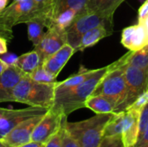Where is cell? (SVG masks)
<instances>
[{
    "mask_svg": "<svg viewBox=\"0 0 148 147\" xmlns=\"http://www.w3.org/2000/svg\"><path fill=\"white\" fill-rule=\"evenodd\" d=\"M108 71V66L95 69L82 83L63 90H55L53 106L50 108L62 113L69 116L71 113L85 107L87 99L93 94L95 88Z\"/></svg>",
    "mask_w": 148,
    "mask_h": 147,
    "instance_id": "obj_1",
    "label": "cell"
},
{
    "mask_svg": "<svg viewBox=\"0 0 148 147\" xmlns=\"http://www.w3.org/2000/svg\"><path fill=\"white\" fill-rule=\"evenodd\" d=\"M56 82H38L28 75H24L13 89V100L15 102L26 104L29 107L49 109L54 103Z\"/></svg>",
    "mask_w": 148,
    "mask_h": 147,
    "instance_id": "obj_2",
    "label": "cell"
},
{
    "mask_svg": "<svg viewBox=\"0 0 148 147\" xmlns=\"http://www.w3.org/2000/svg\"><path fill=\"white\" fill-rule=\"evenodd\" d=\"M114 113H96L94 117L77 122H65V129L80 147H98L105 128Z\"/></svg>",
    "mask_w": 148,
    "mask_h": 147,
    "instance_id": "obj_3",
    "label": "cell"
},
{
    "mask_svg": "<svg viewBox=\"0 0 148 147\" xmlns=\"http://www.w3.org/2000/svg\"><path fill=\"white\" fill-rule=\"evenodd\" d=\"M35 6L31 0L13 1L0 11V36L8 42L13 38L12 28L19 23H26L34 16Z\"/></svg>",
    "mask_w": 148,
    "mask_h": 147,
    "instance_id": "obj_4",
    "label": "cell"
},
{
    "mask_svg": "<svg viewBox=\"0 0 148 147\" xmlns=\"http://www.w3.org/2000/svg\"><path fill=\"white\" fill-rule=\"evenodd\" d=\"M127 84L122 67L115 68L112 64L108 66V71L101 78L91 95H103L114 101L117 108L114 113H118L120 107L127 97Z\"/></svg>",
    "mask_w": 148,
    "mask_h": 147,
    "instance_id": "obj_5",
    "label": "cell"
},
{
    "mask_svg": "<svg viewBox=\"0 0 148 147\" xmlns=\"http://www.w3.org/2000/svg\"><path fill=\"white\" fill-rule=\"evenodd\" d=\"M98 26L112 28V22H109L94 12H89L85 9L78 14L73 23L65 29L67 43L73 47L76 52V48L82 36L88 30Z\"/></svg>",
    "mask_w": 148,
    "mask_h": 147,
    "instance_id": "obj_6",
    "label": "cell"
},
{
    "mask_svg": "<svg viewBox=\"0 0 148 147\" xmlns=\"http://www.w3.org/2000/svg\"><path fill=\"white\" fill-rule=\"evenodd\" d=\"M121 67H122L124 71L127 91L126 100L120 107L119 113L125 111L134 102L140 94L148 88L147 72L129 64H124Z\"/></svg>",
    "mask_w": 148,
    "mask_h": 147,
    "instance_id": "obj_7",
    "label": "cell"
},
{
    "mask_svg": "<svg viewBox=\"0 0 148 147\" xmlns=\"http://www.w3.org/2000/svg\"><path fill=\"white\" fill-rule=\"evenodd\" d=\"M67 118L68 116L64 115L62 113L49 108L35 127L31 136V141L46 145L61 129Z\"/></svg>",
    "mask_w": 148,
    "mask_h": 147,
    "instance_id": "obj_8",
    "label": "cell"
},
{
    "mask_svg": "<svg viewBox=\"0 0 148 147\" xmlns=\"http://www.w3.org/2000/svg\"><path fill=\"white\" fill-rule=\"evenodd\" d=\"M49 109L43 107H29L22 109L3 108L0 113V140H2L14 127L27 119L45 114Z\"/></svg>",
    "mask_w": 148,
    "mask_h": 147,
    "instance_id": "obj_9",
    "label": "cell"
},
{
    "mask_svg": "<svg viewBox=\"0 0 148 147\" xmlns=\"http://www.w3.org/2000/svg\"><path fill=\"white\" fill-rule=\"evenodd\" d=\"M66 43L67 37L65 29L53 26L47 29L40 42L34 46V49L39 54L42 62H43L47 57L56 53Z\"/></svg>",
    "mask_w": 148,
    "mask_h": 147,
    "instance_id": "obj_10",
    "label": "cell"
},
{
    "mask_svg": "<svg viewBox=\"0 0 148 147\" xmlns=\"http://www.w3.org/2000/svg\"><path fill=\"white\" fill-rule=\"evenodd\" d=\"M44 114L25 120L14 127L2 140L10 147H17L31 141L33 131Z\"/></svg>",
    "mask_w": 148,
    "mask_h": 147,
    "instance_id": "obj_11",
    "label": "cell"
},
{
    "mask_svg": "<svg viewBox=\"0 0 148 147\" xmlns=\"http://www.w3.org/2000/svg\"><path fill=\"white\" fill-rule=\"evenodd\" d=\"M140 112L134 109L123 111L121 123V139L125 147H134L139 138Z\"/></svg>",
    "mask_w": 148,
    "mask_h": 147,
    "instance_id": "obj_12",
    "label": "cell"
},
{
    "mask_svg": "<svg viewBox=\"0 0 148 147\" xmlns=\"http://www.w3.org/2000/svg\"><path fill=\"white\" fill-rule=\"evenodd\" d=\"M24 75L25 74L14 64L10 65L9 68L0 75V102L14 101L12 95L13 89Z\"/></svg>",
    "mask_w": 148,
    "mask_h": 147,
    "instance_id": "obj_13",
    "label": "cell"
},
{
    "mask_svg": "<svg viewBox=\"0 0 148 147\" xmlns=\"http://www.w3.org/2000/svg\"><path fill=\"white\" fill-rule=\"evenodd\" d=\"M75 53V50L69 44H64L59 50L47 57L42 62L43 68L52 75L57 77L59 73Z\"/></svg>",
    "mask_w": 148,
    "mask_h": 147,
    "instance_id": "obj_14",
    "label": "cell"
},
{
    "mask_svg": "<svg viewBox=\"0 0 148 147\" xmlns=\"http://www.w3.org/2000/svg\"><path fill=\"white\" fill-rule=\"evenodd\" d=\"M125 0H88L85 9L113 23V16L117 8Z\"/></svg>",
    "mask_w": 148,
    "mask_h": 147,
    "instance_id": "obj_15",
    "label": "cell"
},
{
    "mask_svg": "<svg viewBox=\"0 0 148 147\" xmlns=\"http://www.w3.org/2000/svg\"><path fill=\"white\" fill-rule=\"evenodd\" d=\"M124 64H129L148 73V44L139 50H130V52L112 63L115 68L121 67Z\"/></svg>",
    "mask_w": 148,
    "mask_h": 147,
    "instance_id": "obj_16",
    "label": "cell"
},
{
    "mask_svg": "<svg viewBox=\"0 0 148 147\" xmlns=\"http://www.w3.org/2000/svg\"><path fill=\"white\" fill-rule=\"evenodd\" d=\"M111 34H112V28L107 26H98L88 30L81 38L79 45L76 48V52L83 51L87 48L95 45L101 39L110 36Z\"/></svg>",
    "mask_w": 148,
    "mask_h": 147,
    "instance_id": "obj_17",
    "label": "cell"
},
{
    "mask_svg": "<svg viewBox=\"0 0 148 147\" xmlns=\"http://www.w3.org/2000/svg\"><path fill=\"white\" fill-rule=\"evenodd\" d=\"M85 107L95 113H114L117 104L112 99L103 95H90L85 102Z\"/></svg>",
    "mask_w": 148,
    "mask_h": 147,
    "instance_id": "obj_18",
    "label": "cell"
},
{
    "mask_svg": "<svg viewBox=\"0 0 148 147\" xmlns=\"http://www.w3.org/2000/svg\"><path fill=\"white\" fill-rule=\"evenodd\" d=\"M42 64V62L41 56L35 49L17 56L14 62L16 67H17L23 73L28 75L34 72Z\"/></svg>",
    "mask_w": 148,
    "mask_h": 147,
    "instance_id": "obj_19",
    "label": "cell"
},
{
    "mask_svg": "<svg viewBox=\"0 0 148 147\" xmlns=\"http://www.w3.org/2000/svg\"><path fill=\"white\" fill-rule=\"evenodd\" d=\"M94 71L95 69H88L82 65L77 73H75V75H71L70 77L67 78L62 81H57L56 84L55 90H63L73 88L84 81L90 75L94 73Z\"/></svg>",
    "mask_w": 148,
    "mask_h": 147,
    "instance_id": "obj_20",
    "label": "cell"
},
{
    "mask_svg": "<svg viewBox=\"0 0 148 147\" xmlns=\"http://www.w3.org/2000/svg\"><path fill=\"white\" fill-rule=\"evenodd\" d=\"M29 40L36 46L44 35V28H47V23L43 18H35L26 23Z\"/></svg>",
    "mask_w": 148,
    "mask_h": 147,
    "instance_id": "obj_21",
    "label": "cell"
},
{
    "mask_svg": "<svg viewBox=\"0 0 148 147\" xmlns=\"http://www.w3.org/2000/svg\"><path fill=\"white\" fill-rule=\"evenodd\" d=\"M88 1V0H55L52 15H51V25H52V18L54 17L55 15L66 10H74L76 12L81 13L82 10H85Z\"/></svg>",
    "mask_w": 148,
    "mask_h": 147,
    "instance_id": "obj_22",
    "label": "cell"
},
{
    "mask_svg": "<svg viewBox=\"0 0 148 147\" xmlns=\"http://www.w3.org/2000/svg\"><path fill=\"white\" fill-rule=\"evenodd\" d=\"M148 44V36L144 25L141 23H139L135 25V29L132 36L130 50L135 51L142 49Z\"/></svg>",
    "mask_w": 148,
    "mask_h": 147,
    "instance_id": "obj_23",
    "label": "cell"
},
{
    "mask_svg": "<svg viewBox=\"0 0 148 147\" xmlns=\"http://www.w3.org/2000/svg\"><path fill=\"white\" fill-rule=\"evenodd\" d=\"M29 76L38 82H43V83H52L56 82V77L52 75L51 74L48 73L42 67V65L39 66L34 72H32Z\"/></svg>",
    "mask_w": 148,
    "mask_h": 147,
    "instance_id": "obj_24",
    "label": "cell"
},
{
    "mask_svg": "<svg viewBox=\"0 0 148 147\" xmlns=\"http://www.w3.org/2000/svg\"><path fill=\"white\" fill-rule=\"evenodd\" d=\"M34 1L40 5V7L42 9L43 12L45 13L47 19H48L47 29H49L51 25V15H52L55 0H34Z\"/></svg>",
    "mask_w": 148,
    "mask_h": 147,
    "instance_id": "obj_25",
    "label": "cell"
},
{
    "mask_svg": "<svg viewBox=\"0 0 148 147\" xmlns=\"http://www.w3.org/2000/svg\"><path fill=\"white\" fill-rule=\"evenodd\" d=\"M98 147H125L121 136H104Z\"/></svg>",
    "mask_w": 148,
    "mask_h": 147,
    "instance_id": "obj_26",
    "label": "cell"
},
{
    "mask_svg": "<svg viewBox=\"0 0 148 147\" xmlns=\"http://www.w3.org/2000/svg\"><path fill=\"white\" fill-rule=\"evenodd\" d=\"M148 103V88L146 89L141 94H140L138 96V98L134 101V102L128 107L127 109H134V110H137L139 112H140L142 110V108ZM126 109V110H127Z\"/></svg>",
    "mask_w": 148,
    "mask_h": 147,
    "instance_id": "obj_27",
    "label": "cell"
},
{
    "mask_svg": "<svg viewBox=\"0 0 148 147\" xmlns=\"http://www.w3.org/2000/svg\"><path fill=\"white\" fill-rule=\"evenodd\" d=\"M134 29H135V25L128 26V27L125 28L122 30V33H121V44L125 48H127L128 49H130V46H131L132 36H133Z\"/></svg>",
    "mask_w": 148,
    "mask_h": 147,
    "instance_id": "obj_28",
    "label": "cell"
},
{
    "mask_svg": "<svg viewBox=\"0 0 148 147\" xmlns=\"http://www.w3.org/2000/svg\"><path fill=\"white\" fill-rule=\"evenodd\" d=\"M62 124L61 129L46 143L45 147H62V138H63V129H64V124Z\"/></svg>",
    "mask_w": 148,
    "mask_h": 147,
    "instance_id": "obj_29",
    "label": "cell"
},
{
    "mask_svg": "<svg viewBox=\"0 0 148 147\" xmlns=\"http://www.w3.org/2000/svg\"><path fill=\"white\" fill-rule=\"evenodd\" d=\"M148 126V103L142 108L140 114V124H139V137H140L145 132ZM139 139V138H138Z\"/></svg>",
    "mask_w": 148,
    "mask_h": 147,
    "instance_id": "obj_30",
    "label": "cell"
},
{
    "mask_svg": "<svg viewBox=\"0 0 148 147\" xmlns=\"http://www.w3.org/2000/svg\"><path fill=\"white\" fill-rule=\"evenodd\" d=\"M62 147H80L78 146V144L71 138V136L67 133V131L65 129V124H64V129H63Z\"/></svg>",
    "mask_w": 148,
    "mask_h": 147,
    "instance_id": "obj_31",
    "label": "cell"
},
{
    "mask_svg": "<svg viewBox=\"0 0 148 147\" xmlns=\"http://www.w3.org/2000/svg\"><path fill=\"white\" fill-rule=\"evenodd\" d=\"M134 147H148V126L143 134L139 137L138 141Z\"/></svg>",
    "mask_w": 148,
    "mask_h": 147,
    "instance_id": "obj_32",
    "label": "cell"
},
{
    "mask_svg": "<svg viewBox=\"0 0 148 147\" xmlns=\"http://www.w3.org/2000/svg\"><path fill=\"white\" fill-rule=\"evenodd\" d=\"M148 15V0H146L139 10V23Z\"/></svg>",
    "mask_w": 148,
    "mask_h": 147,
    "instance_id": "obj_33",
    "label": "cell"
},
{
    "mask_svg": "<svg viewBox=\"0 0 148 147\" xmlns=\"http://www.w3.org/2000/svg\"><path fill=\"white\" fill-rule=\"evenodd\" d=\"M8 51V41L0 36V55H4Z\"/></svg>",
    "mask_w": 148,
    "mask_h": 147,
    "instance_id": "obj_34",
    "label": "cell"
},
{
    "mask_svg": "<svg viewBox=\"0 0 148 147\" xmlns=\"http://www.w3.org/2000/svg\"><path fill=\"white\" fill-rule=\"evenodd\" d=\"M16 55H12V54H7V55L5 56V58L4 59H3L7 64H9V65H13L14 64V62H15V61H16Z\"/></svg>",
    "mask_w": 148,
    "mask_h": 147,
    "instance_id": "obj_35",
    "label": "cell"
},
{
    "mask_svg": "<svg viewBox=\"0 0 148 147\" xmlns=\"http://www.w3.org/2000/svg\"><path fill=\"white\" fill-rule=\"evenodd\" d=\"M17 147H45V145L43 144H40V143H36V142H33V141H30L27 144H24V145H22L20 146Z\"/></svg>",
    "mask_w": 148,
    "mask_h": 147,
    "instance_id": "obj_36",
    "label": "cell"
},
{
    "mask_svg": "<svg viewBox=\"0 0 148 147\" xmlns=\"http://www.w3.org/2000/svg\"><path fill=\"white\" fill-rule=\"evenodd\" d=\"M9 64H7L2 58H0V75H2L9 68Z\"/></svg>",
    "mask_w": 148,
    "mask_h": 147,
    "instance_id": "obj_37",
    "label": "cell"
},
{
    "mask_svg": "<svg viewBox=\"0 0 148 147\" xmlns=\"http://www.w3.org/2000/svg\"><path fill=\"white\" fill-rule=\"evenodd\" d=\"M140 23H141L143 25H144V27H145V29H146V31H147V36H148V15L141 21V22H140Z\"/></svg>",
    "mask_w": 148,
    "mask_h": 147,
    "instance_id": "obj_38",
    "label": "cell"
},
{
    "mask_svg": "<svg viewBox=\"0 0 148 147\" xmlns=\"http://www.w3.org/2000/svg\"><path fill=\"white\" fill-rule=\"evenodd\" d=\"M8 3V0H0V11L3 10Z\"/></svg>",
    "mask_w": 148,
    "mask_h": 147,
    "instance_id": "obj_39",
    "label": "cell"
},
{
    "mask_svg": "<svg viewBox=\"0 0 148 147\" xmlns=\"http://www.w3.org/2000/svg\"><path fill=\"white\" fill-rule=\"evenodd\" d=\"M0 147H10V146H9L7 144H5L3 140H0Z\"/></svg>",
    "mask_w": 148,
    "mask_h": 147,
    "instance_id": "obj_40",
    "label": "cell"
},
{
    "mask_svg": "<svg viewBox=\"0 0 148 147\" xmlns=\"http://www.w3.org/2000/svg\"><path fill=\"white\" fill-rule=\"evenodd\" d=\"M3 107H0V113L2 112V110H3Z\"/></svg>",
    "mask_w": 148,
    "mask_h": 147,
    "instance_id": "obj_41",
    "label": "cell"
},
{
    "mask_svg": "<svg viewBox=\"0 0 148 147\" xmlns=\"http://www.w3.org/2000/svg\"><path fill=\"white\" fill-rule=\"evenodd\" d=\"M14 1H20V0H14Z\"/></svg>",
    "mask_w": 148,
    "mask_h": 147,
    "instance_id": "obj_42",
    "label": "cell"
},
{
    "mask_svg": "<svg viewBox=\"0 0 148 147\" xmlns=\"http://www.w3.org/2000/svg\"><path fill=\"white\" fill-rule=\"evenodd\" d=\"M145 1H146V0H145Z\"/></svg>",
    "mask_w": 148,
    "mask_h": 147,
    "instance_id": "obj_43",
    "label": "cell"
}]
</instances>
